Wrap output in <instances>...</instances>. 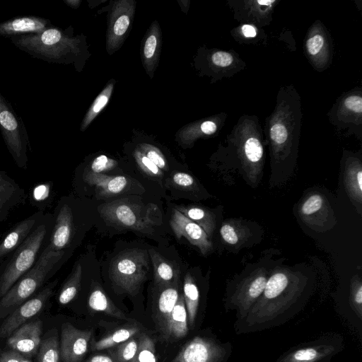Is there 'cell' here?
<instances>
[{
  "instance_id": "6da1fadb",
  "label": "cell",
  "mask_w": 362,
  "mask_h": 362,
  "mask_svg": "<svg viewBox=\"0 0 362 362\" xmlns=\"http://www.w3.org/2000/svg\"><path fill=\"white\" fill-rule=\"evenodd\" d=\"M313 286L303 272L276 267L270 273L264 291L245 317L235 322V332H257L286 323L305 305Z\"/></svg>"
},
{
  "instance_id": "7a4b0ae2",
  "label": "cell",
  "mask_w": 362,
  "mask_h": 362,
  "mask_svg": "<svg viewBox=\"0 0 362 362\" xmlns=\"http://www.w3.org/2000/svg\"><path fill=\"white\" fill-rule=\"evenodd\" d=\"M10 39L21 51L49 63L75 62L80 54V40L53 25L38 33Z\"/></svg>"
},
{
  "instance_id": "3957f363",
  "label": "cell",
  "mask_w": 362,
  "mask_h": 362,
  "mask_svg": "<svg viewBox=\"0 0 362 362\" xmlns=\"http://www.w3.org/2000/svg\"><path fill=\"white\" fill-rule=\"evenodd\" d=\"M52 214L45 213L43 219L26 240L0 264V299L36 262L49 237Z\"/></svg>"
},
{
  "instance_id": "277c9868",
  "label": "cell",
  "mask_w": 362,
  "mask_h": 362,
  "mask_svg": "<svg viewBox=\"0 0 362 362\" xmlns=\"http://www.w3.org/2000/svg\"><path fill=\"white\" fill-rule=\"evenodd\" d=\"M68 257V252L53 251L45 245L33 267L0 299V314L16 308L37 293Z\"/></svg>"
},
{
  "instance_id": "5b68a950",
  "label": "cell",
  "mask_w": 362,
  "mask_h": 362,
  "mask_svg": "<svg viewBox=\"0 0 362 362\" xmlns=\"http://www.w3.org/2000/svg\"><path fill=\"white\" fill-rule=\"evenodd\" d=\"M148 263L147 250L139 248L126 250L111 261L110 278L122 292L135 295L146 279Z\"/></svg>"
},
{
  "instance_id": "8992f818",
  "label": "cell",
  "mask_w": 362,
  "mask_h": 362,
  "mask_svg": "<svg viewBox=\"0 0 362 362\" xmlns=\"http://www.w3.org/2000/svg\"><path fill=\"white\" fill-rule=\"evenodd\" d=\"M269 275L267 268L259 267L228 287L224 307L227 312L235 311V321L245 317L264 291Z\"/></svg>"
},
{
  "instance_id": "52a82bcc",
  "label": "cell",
  "mask_w": 362,
  "mask_h": 362,
  "mask_svg": "<svg viewBox=\"0 0 362 362\" xmlns=\"http://www.w3.org/2000/svg\"><path fill=\"white\" fill-rule=\"evenodd\" d=\"M0 132L6 146L16 165L27 169L30 148L28 131L21 117L0 92Z\"/></svg>"
},
{
  "instance_id": "ba28073f",
  "label": "cell",
  "mask_w": 362,
  "mask_h": 362,
  "mask_svg": "<svg viewBox=\"0 0 362 362\" xmlns=\"http://www.w3.org/2000/svg\"><path fill=\"white\" fill-rule=\"evenodd\" d=\"M99 211L106 223L122 229L150 233L156 224L149 209L127 199L103 204Z\"/></svg>"
},
{
  "instance_id": "9c48e42d",
  "label": "cell",
  "mask_w": 362,
  "mask_h": 362,
  "mask_svg": "<svg viewBox=\"0 0 362 362\" xmlns=\"http://www.w3.org/2000/svg\"><path fill=\"white\" fill-rule=\"evenodd\" d=\"M233 352L230 342L216 337L197 335L187 341L171 362H227Z\"/></svg>"
},
{
  "instance_id": "30bf717a",
  "label": "cell",
  "mask_w": 362,
  "mask_h": 362,
  "mask_svg": "<svg viewBox=\"0 0 362 362\" xmlns=\"http://www.w3.org/2000/svg\"><path fill=\"white\" fill-rule=\"evenodd\" d=\"M344 339L337 333L327 334L284 353L275 362H318L344 350Z\"/></svg>"
},
{
  "instance_id": "8fae6325",
  "label": "cell",
  "mask_w": 362,
  "mask_h": 362,
  "mask_svg": "<svg viewBox=\"0 0 362 362\" xmlns=\"http://www.w3.org/2000/svg\"><path fill=\"white\" fill-rule=\"evenodd\" d=\"M52 216V227L45 246L53 251L67 250L72 245L76 233L75 215L71 203L62 198Z\"/></svg>"
},
{
  "instance_id": "7c38bea8",
  "label": "cell",
  "mask_w": 362,
  "mask_h": 362,
  "mask_svg": "<svg viewBox=\"0 0 362 362\" xmlns=\"http://www.w3.org/2000/svg\"><path fill=\"white\" fill-rule=\"evenodd\" d=\"M58 280L47 282L37 293L21 304L0 327V337L11 335L30 318L38 314L52 296Z\"/></svg>"
},
{
  "instance_id": "4fadbf2b",
  "label": "cell",
  "mask_w": 362,
  "mask_h": 362,
  "mask_svg": "<svg viewBox=\"0 0 362 362\" xmlns=\"http://www.w3.org/2000/svg\"><path fill=\"white\" fill-rule=\"evenodd\" d=\"M135 11L134 1L113 2L108 14L106 48L110 54L117 51L123 44L131 27Z\"/></svg>"
},
{
  "instance_id": "5bb4252c",
  "label": "cell",
  "mask_w": 362,
  "mask_h": 362,
  "mask_svg": "<svg viewBox=\"0 0 362 362\" xmlns=\"http://www.w3.org/2000/svg\"><path fill=\"white\" fill-rule=\"evenodd\" d=\"M302 222L318 232H325L336 224L334 211L327 198L320 193L307 196L299 206Z\"/></svg>"
},
{
  "instance_id": "9a60e30c",
  "label": "cell",
  "mask_w": 362,
  "mask_h": 362,
  "mask_svg": "<svg viewBox=\"0 0 362 362\" xmlns=\"http://www.w3.org/2000/svg\"><path fill=\"white\" fill-rule=\"evenodd\" d=\"M91 336V331L81 330L71 324H64L60 345L63 362H80L88 351Z\"/></svg>"
},
{
  "instance_id": "2e32d148",
  "label": "cell",
  "mask_w": 362,
  "mask_h": 362,
  "mask_svg": "<svg viewBox=\"0 0 362 362\" xmlns=\"http://www.w3.org/2000/svg\"><path fill=\"white\" fill-rule=\"evenodd\" d=\"M170 225L177 238H185L197 247L202 255H206L212 250V243L204 229L177 209L172 211Z\"/></svg>"
},
{
  "instance_id": "e0dca14e",
  "label": "cell",
  "mask_w": 362,
  "mask_h": 362,
  "mask_svg": "<svg viewBox=\"0 0 362 362\" xmlns=\"http://www.w3.org/2000/svg\"><path fill=\"white\" fill-rule=\"evenodd\" d=\"M45 212L37 211L18 222L0 241V260H3L20 245L32 233L43 219Z\"/></svg>"
},
{
  "instance_id": "ac0fdd59",
  "label": "cell",
  "mask_w": 362,
  "mask_h": 362,
  "mask_svg": "<svg viewBox=\"0 0 362 362\" xmlns=\"http://www.w3.org/2000/svg\"><path fill=\"white\" fill-rule=\"evenodd\" d=\"M42 322L35 320L25 323L16 329L8 339L12 350L25 356L36 354L41 343Z\"/></svg>"
},
{
  "instance_id": "d6986e66",
  "label": "cell",
  "mask_w": 362,
  "mask_h": 362,
  "mask_svg": "<svg viewBox=\"0 0 362 362\" xmlns=\"http://www.w3.org/2000/svg\"><path fill=\"white\" fill-rule=\"evenodd\" d=\"M157 293L154 300V318L156 324L165 338L168 320L179 298V284L156 287Z\"/></svg>"
},
{
  "instance_id": "ffe728a7",
  "label": "cell",
  "mask_w": 362,
  "mask_h": 362,
  "mask_svg": "<svg viewBox=\"0 0 362 362\" xmlns=\"http://www.w3.org/2000/svg\"><path fill=\"white\" fill-rule=\"evenodd\" d=\"M52 26L51 21L36 16H22L0 23V36L12 37L35 34Z\"/></svg>"
},
{
  "instance_id": "44dd1931",
  "label": "cell",
  "mask_w": 362,
  "mask_h": 362,
  "mask_svg": "<svg viewBox=\"0 0 362 362\" xmlns=\"http://www.w3.org/2000/svg\"><path fill=\"white\" fill-rule=\"evenodd\" d=\"M162 36L160 26L156 21L149 28L141 49L143 65L147 74L152 77L156 69L160 54Z\"/></svg>"
},
{
  "instance_id": "7402d4cb",
  "label": "cell",
  "mask_w": 362,
  "mask_h": 362,
  "mask_svg": "<svg viewBox=\"0 0 362 362\" xmlns=\"http://www.w3.org/2000/svg\"><path fill=\"white\" fill-rule=\"evenodd\" d=\"M153 268V278L156 287H162L179 284L180 272L179 267L164 258L153 249L149 250Z\"/></svg>"
},
{
  "instance_id": "603a6c76",
  "label": "cell",
  "mask_w": 362,
  "mask_h": 362,
  "mask_svg": "<svg viewBox=\"0 0 362 362\" xmlns=\"http://www.w3.org/2000/svg\"><path fill=\"white\" fill-rule=\"evenodd\" d=\"M83 179L88 184L94 185L99 194L105 197L121 193L128 185V179L124 176H108L90 171L85 172Z\"/></svg>"
},
{
  "instance_id": "cb8c5ba5",
  "label": "cell",
  "mask_w": 362,
  "mask_h": 362,
  "mask_svg": "<svg viewBox=\"0 0 362 362\" xmlns=\"http://www.w3.org/2000/svg\"><path fill=\"white\" fill-rule=\"evenodd\" d=\"M188 330L187 309L183 295L180 293L168 320L165 339H181L187 334Z\"/></svg>"
},
{
  "instance_id": "d4e9b609",
  "label": "cell",
  "mask_w": 362,
  "mask_h": 362,
  "mask_svg": "<svg viewBox=\"0 0 362 362\" xmlns=\"http://www.w3.org/2000/svg\"><path fill=\"white\" fill-rule=\"evenodd\" d=\"M88 305L93 311L103 313L119 320L129 322L134 321L119 310L112 303L105 292L98 286H95L93 289H92L88 299Z\"/></svg>"
},
{
  "instance_id": "484cf974",
  "label": "cell",
  "mask_w": 362,
  "mask_h": 362,
  "mask_svg": "<svg viewBox=\"0 0 362 362\" xmlns=\"http://www.w3.org/2000/svg\"><path fill=\"white\" fill-rule=\"evenodd\" d=\"M344 182L346 192L353 203L361 212L362 206V167L359 163L349 165L344 172Z\"/></svg>"
},
{
  "instance_id": "4316f807",
  "label": "cell",
  "mask_w": 362,
  "mask_h": 362,
  "mask_svg": "<svg viewBox=\"0 0 362 362\" xmlns=\"http://www.w3.org/2000/svg\"><path fill=\"white\" fill-rule=\"evenodd\" d=\"M223 240L230 246H241L252 235L247 223L238 219H229L223 223L220 228Z\"/></svg>"
},
{
  "instance_id": "83f0119b",
  "label": "cell",
  "mask_w": 362,
  "mask_h": 362,
  "mask_svg": "<svg viewBox=\"0 0 362 362\" xmlns=\"http://www.w3.org/2000/svg\"><path fill=\"white\" fill-rule=\"evenodd\" d=\"M141 329V327L138 325H127L119 327L100 340L93 342L91 349L93 351H101L112 348L138 335Z\"/></svg>"
},
{
  "instance_id": "f1b7e54d",
  "label": "cell",
  "mask_w": 362,
  "mask_h": 362,
  "mask_svg": "<svg viewBox=\"0 0 362 362\" xmlns=\"http://www.w3.org/2000/svg\"><path fill=\"white\" fill-rule=\"evenodd\" d=\"M183 298L187 309L188 323L193 327L199 305V291L194 277L187 273L183 284Z\"/></svg>"
},
{
  "instance_id": "f546056e",
  "label": "cell",
  "mask_w": 362,
  "mask_h": 362,
  "mask_svg": "<svg viewBox=\"0 0 362 362\" xmlns=\"http://www.w3.org/2000/svg\"><path fill=\"white\" fill-rule=\"evenodd\" d=\"M186 217L201 226L209 237H211L216 227L214 214L199 206H178L176 208Z\"/></svg>"
},
{
  "instance_id": "4dcf8cb0",
  "label": "cell",
  "mask_w": 362,
  "mask_h": 362,
  "mask_svg": "<svg viewBox=\"0 0 362 362\" xmlns=\"http://www.w3.org/2000/svg\"><path fill=\"white\" fill-rule=\"evenodd\" d=\"M81 280L82 267L80 262H78L61 288L58 296L59 304H68L76 298L81 288Z\"/></svg>"
},
{
  "instance_id": "1f68e13d",
  "label": "cell",
  "mask_w": 362,
  "mask_h": 362,
  "mask_svg": "<svg viewBox=\"0 0 362 362\" xmlns=\"http://www.w3.org/2000/svg\"><path fill=\"white\" fill-rule=\"evenodd\" d=\"M53 196V183L51 181L35 184L30 189V204L40 211L45 212L51 204Z\"/></svg>"
},
{
  "instance_id": "d6a6232c",
  "label": "cell",
  "mask_w": 362,
  "mask_h": 362,
  "mask_svg": "<svg viewBox=\"0 0 362 362\" xmlns=\"http://www.w3.org/2000/svg\"><path fill=\"white\" fill-rule=\"evenodd\" d=\"M113 87L114 81H111L95 99L81 122L80 127L81 132L86 129L92 121L106 106L111 97Z\"/></svg>"
},
{
  "instance_id": "836d02e7",
  "label": "cell",
  "mask_w": 362,
  "mask_h": 362,
  "mask_svg": "<svg viewBox=\"0 0 362 362\" xmlns=\"http://www.w3.org/2000/svg\"><path fill=\"white\" fill-rule=\"evenodd\" d=\"M0 196L16 202H23L25 191L7 173L0 170Z\"/></svg>"
},
{
  "instance_id": "e575fe53",
  "label": "cell",
  "mask_w": 362,
  "mask_h": 362,
  "mask_svg": "<svg viewBox=\"0 0 362 362\" xmlns=\"http://www.w3.org/2000/svg\"><path fill=\"white\" fill-rule=\"evenodd\" d=\"M139 347V338L136 336L118 344L110 351L116 362H132Z\"/></svg>"
},
{
  "instance_id": "d590c367",
  "label": "cell",
  "mask_w": 362,
  "mask_h": 362,
  "mask_svg": "<svg viewBox=\"0 0 362 362\" xmlns=\"http://www.w3.org/2000/svg\"><path fill=\"white\" fill-rule=\"evenodd\" d=\"M59 354L58 338L50 335L40 343L37 362H59Z\"/></svg>"
},
{
  "instance_id": "8d00e7d4",
  "label": "cell",
  "mask_w": 362,
  "mask_h": 362,
  "mask_svg": "<svg viewBox=\"0 0 362 362\" xmlns=\"http://www.w3.org/2000/svg\"><path fill=\"white\" fill-rule=\"evenodd\" d=\"M132 362H157L153 340L146 333L139 337V347Z\"/></svg>"
},
{
  "instance_id": "74e56055",
  "label": "cell",
  "mask_w": 362,
  "mask_h": 362,
  "mask_svg": "<svg viewBox=\"0 0 362 362\" xmlns=\"http://www.w3.org/2000/svg\"><path fill=\"white\" fill-rule=\"evenodd\" d=\"M141 153H143L148 159H150L160 170H167L168 169V163L161 152L156 147L142 144L140 146Z\"/></svg>"
},
{
  "instance_id": "f35d334b",
  "label": "cell",
  "mask_w": 362,
  "mask_h": 362,
  "mask_svg": "<svg viewBox=\"0 0 362 362\" xmlns=\"http://www.w3.org/2000/svg\"><path fill=\"white\" fill-rule=\"evenodd\" d=\"M134 158L140 168L148 175L153 177H161L163 175L162 170L139 150L134 151Z\"/></svg>"
},
{
  "instance_id": "ab89813d",
  "label": "cell",
  "mask_w": 362,
  "mask_h": 362,
  "mask_svg": "<svg viewBox=\"0 0 362 362\" xmlns=\"http://www.w3.org/2000/svg\"><path fill=\"white\" fill-rule=\"evenodd\" d=\"M117 165L116 160L109 158L105 155H100L93 160L90 168L92 173H101L102 172L112 169Z\"/></svg>"
},
{
  "instance_id": "60d3db41",
  "label": "cell",
  "mask_w": 362,
  "mask_h": 362,
  "mask_svg": "<svg viewBox=\"0 0 362 362\" xmlns=\"http://www.w3.org/2000/svg\"><path fill=\"white\" fill-rule=\"evenodd\" d=\"M173 183L181 188L191 189L194 187L195 181L189 174L182 172H177L173 175Z\"/></svg>"
},
{
  "instance_id": "b9f144b4",
  "label": "cell",
  "mask_w": 362,
  "mask_h": 362,
  "mask_svg": "<svg viewBox=\"0 0 362 362\" xmlns=\"http://www.w3.org/2000/svg\"><path fill=\"white\" fill-rule=\"evenodd\" d=\"M270 136L276 144H283L288 138L287 129L282 124H276L271 128Z\"/></svg>"
},
{
  "instance_id": "7bdbcfd3",
  "label": "cell",
  "mask_w": 362,
  "mask_h": 362,
  "mask_svg": "<svg viewBox=\"0 0 362 362\" xmlns=\"http://www.w3.org/2000/svg\"><path fill=\"white\" fill-rule=\"evenodd\" d=\"M213 63L218 66L226 67L233 62V56L226 52L218 51L211 57Z\"/></svg>"
},
{
  "instance_id": "ee69618b",
  "label": "cell",
  "mask_w": 362,
  "mask_h": 362,
  "mask_svg": "<svg viewBox=\"0 0 362 362\" xmlns=\"http://www.w3.org/2000/svg\"><path fill=\"white\" fill-rule=\"evenodd\" d=\"M0 362H31L28 357L23 354L10 350L0 354Z\"/></svg>"
},
{
  "instance_id": "f6af8a7d",
  "label": "cell",
  "mask_w": 362,
  "mask_h": 362,
  "mask_svg": "<svg viewBox=\"0 0 362 362\" xmlns=\"http://www.w3.org/2000/svg\"><path fill=\"white\" fill-rule=\"evenodd\" d=\"M323 44L324 39L322 36L317 34L308 40L306 47L308 52L312 55H315L320 51Z\"/></svg>"
},
{
  "instance_id": "bcb514c9",
  "label": "cell",
  "mask_w": 362,
  "mask_h": 362,
  "mask_svg": "<svg viewBox=\"0 0 362 362\" xmlns=\"http://www.w3.org/2000/svg\"><path fill=\"white\" fill-rule=\"evenodd\" d=\"M17 205L16 202L0 196V223L7 218L11 209Z\"/></svg>"
},
{
  "instance_id": "7dc6e473",
  "label": "cell",
  "mask_w": 362,
  "mask_h": 362,
  "mask_svg": "<svg viewBox=\"0 0 362 362\" xmlns=\"http://www.w3.org/2000/svg\"><path fill=\"white\" fill-rule=\"evenodd\" d=\"M344 105L346 108L355 112H362V98L358 95H351L346 98Z\"/></svg>"
},
{
  "instance_id": "c3c4849f",
  "label": "cell",
  "mask_w": 362,
  "mask_h": 362,
  "mask_svg": "<svg viewBox=\"0 0 362 362\" xmlns=\"http://www.w3.org/2000/svg\"><path fill=\"white\" fill-rule=\"evenodd\" d=\"M202 132L207 135L214 134L216 130V125L212 121H205L201 124Z\"/></svg>"
},
{
  "instance_id": "681fc988",
  "label": "cell",
  "mask_w": 362,
  "mask_h": 362,
  "mask_svg": "<svg viewBox=\"0 0 362 362\" xmlns=\"http://www.w3.org/2000/svg\"><path fill=\"white\" fill-rule=\"evenodd\" d=\"M86 362H116L110 355L99 354L90 357Z\"/></svg>"
},
{
  "instance_id": "f907efd6",
  "label": "cell",
  "mask_w": 362,
  "mask_h": 362,
  "mask_svg": "<svg viewBox=\"0 0 362 362\" xmlns=\"http://www.w3.org/2000/svg\"><path fill=\"white\" fill-rule=\"evenodd\" d=\"M242 31L244 35L247 37H253L256 35L255 28L250 25H243Z\"/></svg>"
},
{
  "instance_id": "816d5d0a",
  "label": "cell",
  "mask_w": 362,
  "mask_h": 362,
  "mask_svg": "<svg viewBox=\"0 0 362 362\" xmlns=\"http://www.w3.org/2000/svg\"><path fill=\"white\" fill-rule=\"evenodd\" d=\"M64 1L72 8H77L81 3L79 0H64Z\"/></svg>"
},
{
  "instance_id": "f5cc1de1",
  "label": "cell",
  "mask_w": 362,
  "mask_h": 362,
  "mask_svg": "<svg viewBox=\"0 0 362 362\" xmlns=\"http://www.w3.org/2000/svg\"><path fill=\"white\" fill-rule=\"evenodd\" d=\"M274 2V1H257V3L262 5H269Z\"/></svg>"
},
{
  "instance_id": "db71d44e",
  "label": "cell",
  "mask_w": 362,
  "mask_h": 362,
  "mask_svg": "<svg viewBox=\"0 0 362 362\" xmlns=\"http://www.w3.org/2000/svg\"><path fill=\"white\" fill-rule=\"evenodd\" d=\"M331 358H332V357H327L318 362H331Z\"/></svg>"
}]
</instances>
